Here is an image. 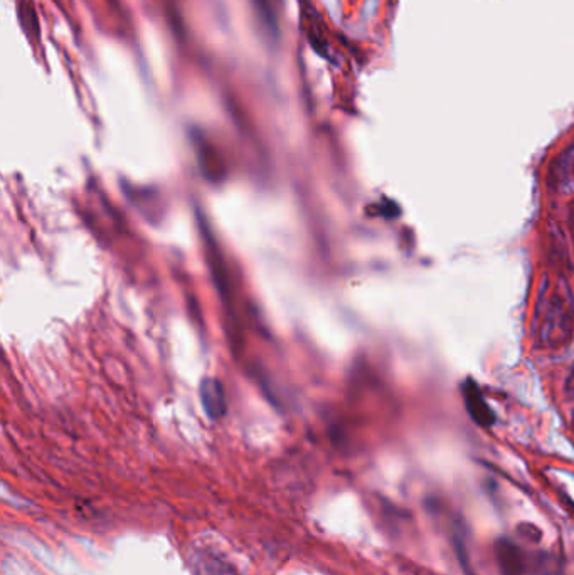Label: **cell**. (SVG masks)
Listing matches in <instances>:
<instances>
[{
    "instance_id": "8992f818",
    "label": "cell",
    "mask_w": 574,
    "mask_h": 575,
    "mask_svg": "<svg viewBox=\"0 0 574 575\" xmlns=\"http://www.w3.org/2000/svg\"><path fill=\"white\" fill-rule=\"evenodd\" d=\"M201 575H236L231 574V569H227L223 562L218 561L214 555L201 554L196 561Z\"/></svg>"
},
{
    "instance_id": "5b68a950",
    "label": "cell",
    "mask_w": 574,
    "mask_h": 575,
    "mask_svg": "<svg viewBox=\"0 0 574 575\" xmlns=\"http://www.w3.org/2000/svg\"><path fill=\"white\" fill-rule=\"evenodd\" d=\"M574 175V143L566 147L549 170V182L556 187L568 182Z\"/></svg>"
},
{
    "instance_id": "7a4b0ae2",
    "label": "cell",
    "mask_w": 574,
    "mask_h": 575,
    "mask_svg": "<svg viewBox=\"0 0 574 575\" xmlns=\"http://www.w3.org/2000/svg\"><path fill=\"white\" fill-rule=\"evenodd\" d=\"M493 554L502 575H526L527 559L516 542L510 538H499L493 544Z\"/></svg>"
},
{
    "instance_id": "3957f363",
    "label": "cell",
    "mask_w": 574,
    "mask_h": 575,
    "mask_svg": "<svg viewBox=\"0 0 574 575\" xmlns=\"http://www.w3.org/2000/svg\"><path fill=\"white\" fill-rule=\"evenodd\" d=\"M463 397H465V404H467V410L468 414L472 416V419L484 426V427H489L495 421V416L491 410V407L487 406L485 399L482 397V393L478 391L475 384L470 380L467 382L465 385V391H463Z\"/></svg>"
},
{
    "instance_id": "6da1fadb",
    "label": "cell",
    "mask_w": 574,
    "mask_h": 575,
    "mask_svg": "<svg viewBox=\"0 0 574 575\" xmlns=\"http://www.w3.org/2000/svg\"><path fill=\"white\" fill-rule=\"evenodd\" d=\"M547 301L539 328V340L543 347L556 349L568 343L573 335L574 300L568 288H558Z\"/></svg>"
},
{
    "instance_id": "277c9868",
    "label": "cell",
    "mask_w": 574,
    "mask_h": 575,
    "mask_svg": "<svg viewBox=\"0 0 574 575\" xmlns=\"http://www.w3.org/2000/svg\"><path fill=\"white\" fill-rule=\"evenodd\" d=\"M201 401H202V404L206 407V410H208V414L212 419H218V418H221L225 414V393H223V389H221L218 380L210 379L202 382V385H201Z\"/></svg>"
}]
</instances>
